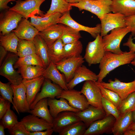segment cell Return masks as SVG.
<instances>
[{
	"instance_id": "6da1fadb",
	"label": "cell",
	"mask_w": 135,
	"mask_h": 135,
	"mask_svg": "<svg viewBox=\"0 0 135 135\" xmlns=\"http://www.w3.org/2000/svg\"><path fill=\"white\" fill-rule=\"evenodd\" d=\"M135 58V52L129 51L120 54L106 51L99 63L100 71L97 82L100 83L110 72L121 66L130 64Z\"/></svg>"
},
{
	"instance_id": "7a4b0ae2",
	"label": "cell",
	"mask_w": 135,
	"mask_h": 135,
	"mask_svg": "<svg viewBox=\"0 0 135 135\" xmlns=\"http://www.w3.org/2000/svg\"><path fill=\"white\" fill-rule=\"evenodd\" d=\"M130 32L128 27L117 28L111 30L110 34L102 37V42L106 51L116 54L123 52L120 48L121 42L125 36Z\"/></svg>"
},
{
	"instance_id": "3957f363",
	"label": "cell",
	"mask_w": 135,
	"mask_h": 135,
	"mask_svg": "<svg viewBox=\"0 0 135 135\" xmlns=\"http://www.w3.org/2000/svg\"><path fill=\"white\" fill-rule=\"evenodd\" d=\"M19 58L15 54L8 53L0 68V75L6 78L11 84L15 85L21 83L23 79L21 74L14 68Z\"/></svg>"
},
{
	"instance_id": "277c9868",
	"label": "cell",
	"mask_w": 135,
	"mask_h": 135,
	"mask_svg": "<svg viewBox=\"0 0 135 135\" xmlns=\"http://www.w3.org/2000/svg\"><path fill=\"white\" fill-rule=\"evenodd\" d=\"M95 39L88 43L84 57L89 66L99 64L106 51L103 46L102 37L100 34H98Z\"/></svg>"
},
{
	"instance_id": "5b68a950",
	"label": "cell",
	"mask_w": 135,
	"mask_h": 135,
	"mask_svg": "<svg viewBox=\"0 0 135 135\" xmlns=\"http://www.w3.org/2000/svg\"><path fill=\"white\" fill-rule=\"evenodd\" d=\"M46 0H17L15 5L9 9L16 11L26 19L37 15L43 16L44 12L40 10L42 4Z\"/></svg>"
},
{
	"instance_id": "8992f818",
	"label": "cell",
	"mask_w": 135,
	"mask_h": 135,
	"mask_svg": "<svg viewBox=\"0 0 135 135\" xmlns=\"http://www.w3.org/2000/svg\"><path fill=\"white\" fill-rule=\"evenodd\" d=\"M80 91L85 96L90 105L96 108H102V100L103 96L97 81H85Z\"/></svg>"
},
{
	"instance_id": "52a82bcc",
	"label": "cell",
	"mask_w": 135,
	"mask_h": 135,
	"mask_svg": "<svg viewBox=\"0 0 135 135\" xmlns=\"http://www.w3.org/2000/svg\"><path fill=\"white\" fill-rule=\"evenodd\" d=\"M18 12L9 9L1 12L0 14V34L4 35L10 33L17 27L22 18Z\"/></svg>"
},
{
	"instance_id": "ba28073f",
	"label": "cell",
	"mask_w": 135,
	"mask_h": 135,
	"mask_svg": "<svg viewBox=\"0 0 135 135\" xmlns=\"http://www.w3.org/2000/svg\"><path fill=\"white\" fill-rule=\"evenodd\" d=\"M126 17L124 15L119 13L110 12L106 14L100 20L101 25L100 35L103 37L114 28L126 27Z\"/></svg>"
},
{
	"instance_id": "9c48e42d",
	"label": "cell",
	"mask_w": 135,
	"mask_h": 135,
	"mask_svg": "<svg viewBox=\"0 0 135 135\" xmlns=\"http://www.w3.org/2000/svg\"><path fill=\"white\" fill-rule=\"evenodd\" d=\"M116 120L112 115H106L104 118L92 123L86 129L84 135L112 134V128Z\"/></svg>"
},
{
	"instance_id": "30bf717a",
	"label": "cell",
	"mask_w": 135,
	"mask_h": 135,
	"mask_svg": "<svg viewBox=\"0 0 135 135\" xmlns=\"http://www.w3.org/2000/svg\"><path fill=\"white\" fill-rule=\"evenodd\" d=\"M84 62V58L80 55L64 59L55 64L58 69L64 74L68 83L73 78L76 69Z\"/></svg>"
},
{
	"instance_id": "8fae6325",
	"label": "cell",
	"mask_w": 135,
	"mask_h": 135,
	"mask_svg": "<svg viewBox=\"0 0 135 135\" xmlns=\"http://www.w3.org/2000/svg\"><path fill=\"white\" fill-rule=\"evenodd\" d=\"M98 83L103 87L116 92L122 100L135 92V78L133 81L128 82H122L116 78L114 81L109 79L108 82L102 81Z\"/></svg>"
},
{
	"instance_id": "7c38bea8",
	"label": "cell",
	"mask_w": 135,
	"mask_h": 135,
	"mask_svg": "<svg viewBox=\"0 0 135 135\" xmlns=\"http://www.w3.org/2000/svg\"><path fill=\"white\" fill-rule=\"evenodd\" d=\"M60 98L66 99L71 106L80 111L85 110L90 106L84 95L80 91L73 89L63 90L57 98Z\"/></svg>"
},
{
	"instance_id": "4fadbf2b",
	"label": "cell",
	"mask_w": 135,
	"mask_h": 135,
	"mask_svg": "<svg viewBox=\"0 0 135 135\" xmlns=\"http://www.w3.org/2000/svg\"><path fill=\"white\" fill-rule=\"evenodd\" d=\"M11 85L14 92L13 108L18 114L20 113L28 112L30 110V106L27 100L26 90L24 85L22 82L18 85L12 84Z\"/></svg>"
},
{
	"instance_id": "5bb4252c",
	"label": "cell",
	"mask_w": 135,
	"mask_h": 135,
	"mask_svg": "<svg viewBox=\"0 0 135 135\" xmlns=\"http://www.w3.org/2000/svg\"><path fill=\"white\" fill-rule=\"evenodd\" d=\"M58 23L66 25L79 32L83 31L86 32L94 38L98 34H100L101 32L100 24H98L95 26L93 27L81 25L72 18L70 16V11L67 12L62 14L58 21Z\"/></svg>"
},
{
	"instance_id": "9a60e30c",
	"label": "cell",
	"mask_w": 135,
	"mask_h": 135,
	"mask_svg": "<svg viewBox=\"0 0 135 135\" xmlns=\"http://www.w3.org/2000/svg\"><path fill=\"white\" fill-rule=\"evenodd\" d=\"M40 92L37 94L34 100L30 105V110L32 109L36 104L44 98H57L63 90L56 84L52 82L48 79L45 78Z\"/></svg>"
},
{
	"instance_id": "2e32d148",
	"label": "cell",
	"mask_w": 135,
	"mask_h": 135,
	"mask_svg": "<svg viewBox=\"0 0 135 135\" xmlns=\"http://www.w3.org/2000/svg\"><path fill=\"white\" fill-rule=\"evenodd\" d=\"M80 120L76 113L69 111H63L54 118L52 128L54 132L59 133L71 124Z\"/></svg>"
},
{
	"instance_id": "e0dca14e",
	"label": "cell",
	"mask_w": 135,
	"mask_h": 135,
	"mask_svg": "<svg viewBox=\"0 0 135 135\" xmlns=\"http://www.w3.org/2000/svg\"><path fill=\"white\" fill-rule=\"evenodd\" d=\"M20 121L30 132L46 130L51 129L52 127V124L31 114L24 117Z\"/></svg>"
},
{
	"instance_id": "ac0fdd59",
	"label": "cell",
	"mask_w": 135,
	"mask_h": 135,
	"mask_svg": "<svg viewBox=\"0 0 135 135\" xmlns=\"http://www.w3.org/2000/svg\"><path fill=\"white\" fill-rule=\"evenodd\" d=\"M98 75L82 64L76 69L72 80L67 84L68 89H73L77 85L84 81L92 80L97 81Z\"/></svg>"
},
{
	"instance_id": "d6986e66",
	"label": "cell",
	"mask_w": 135,
	"mask_h": 135,
	"mask_svg": "<svg viewBox=\"0 0 135 135\" xmlns=\"http://www.w3.org/2000/svg\"><path fill=\"white\" fill-rule=\"evenodd\" d=\"M12 32L14 33L20 39L32 41L39 31L28 19L22 18L17 27Z\"/></svg>"
},
{
	"instance_id": "ffe728a7",
	"label": "cell",
	"mask_w": 135,
	"mask_h": 135,
	"mask_svg": "<svg viewBox=\"0 0 135 135\" xmlns=\"http://www.w3.org/2000/svg\"><path fill=\"white\" fill-rule=\"evenodd\" d=\"M76 114L80 120L84 123L87 128L93 122L106 115L102 108H96L90 105L86 109Z\"/></svg>"
},
{
	"instance_id": "44dd1931",
	"label": "cell",
	"mask_w": 135,
	"mask_h": 135,
	"mask_svg": "<svg viewBox=\"0 0 135 135\" xmlns=\"http://www.w3.org/2000/svg\"><path fill=\"white\" fill-rule=\"evenodd\" d=\"M62 14L56 12L44 16L35 15L30 18V22L39 32H41L52 25L57 24Z\"/></svg>"
},
{
	"instance_id": "7402d4cb",
	"label": "cell",
	"mask_w": 135,
	"mask_h": 135,
	"mask_svg": "<svg viewBox=\"0 0 135 135\" xmlns=\"http://www.w3.org/2000/svg\"><path fill=\"white\" fill-rule=\"evenodd\" d=\"M45 78L42 76L31 79H23L22 83L26 88L27 100L30 106L34 100Z\"/></svg>"
},
{
	"instance_id": "603a6c76",
	"label": "cell",
	"mask_w": 135,
	"mask_h": 135,
	"mask_svg": "<svg viewBox=\"0 0 135 135\" xmlns=\"http://www.w3.org/2000/svg\"><path fill=\"white\" fill-rule=\"evenodd\" d=\"M111 12L119 13L126 17L135 14V0H112Z\"/></svg>"
},
{
	"instance_id": "cb8c5ba5",
	"label": "cell",
	"mask_w": 135,
	"mask_h": 135,
	"mask_svg": "<svg viewBox=\"0 0 135 135\" xmlns=\"http://www.w3.org/2000/svg\"><path fill=\"white\" fill-rule=\"evenodd\" d=\"M48 104L49 107L50 114L53 118L63 111H69L77 113L81 111L71 106L67 100L62 98H60L59 100L55 98H48Z\"/></svg>"
},
{
	"instance_id": "d4e9b609",
	"label": "cell",
	"mask_w": 135,
	"mask_h": 135,
	"mask_svg": "<svg viewBox=\"0 0 135 135\" xmlns=\"http://www.w3.org/2000/svg\"><path fill=\"white\" fill-rule=\"evenodd\" d=\"M43 76L58 84L63 90H68L67 86V83L64 74L59 72L55 64L52 62H51L46 69Z\"/></svg>"
},
{
	"instance_id": "484cf974",
	"label": "cell",
	"mask_w": 135,
	"mask_h": 135,
	"mask_svg": "<svg viewBox=\"0 0 135 135\" xmlns=\"http://www.w3.org/2000/svg\"><path fill=\"white\" fill-rule=\"evenodd\" d=\"M58 24L39 32L38 34L44 39L49 47L62 36V29L60 24Z\"/></svg>"
},
{
	"instance_id": "4316f807",
	"label": "cell",
	"mask_w": 135,
	"mask_h": 135,
	"mask_svg": "<svg viewBox=\"0 0 135 135\" xmlns=\"http://www.w3.org/2000/svg\"><path fill=\"white\" fill-rule=\"evenodd\" d=\"M36 48V54L41 58L46 69L51 61L49 55V47L44 39L38 34L33 40Z\"/></svg>"
},
{
	"instance_id": "83f0119b",
	"label": "cell",
	"mask_w": 135,
	"mask_h": 135,
	"mask_svg": "<svg viewBox=\"0 0 135 135\" xmlns=\"http://www.w3.org/2000/svg\"><path fill=\"white\" fill-rule=\"evenodd\" d=\"M133 122L132 112H130L120 115L116 120L112 129L114 135H123Z\"/></svg>"
},
{
	"instance_id": "f1b7e54d",
	"label": "cell",
	"mask_w": 135,
	"mask_h": 135,
	"mask_svg": "<svg viewBox=\"0 0 135 135\" xmlns=\"http://www.w3.org/2000/svg\"><path fill=\"white\" fill-rule=\"evenodd\" d=\"M48 98H44L39 101L28 112L52 124L54 118L51 115L48 108Z\"/></svg>"
},
{
	"instance_id": "f546056e",
	"label": "cell",
	"mask_w": 135,
	"mask_h": 135,
	"mask_svg": "<svg viewBox=\"0 0 135 135\" xmlns=\"http://www.w3.org/2000/svg\"><path fill=\"white\" fill-rule=\"evenodd\" d=\"M18 71L23 79H31L43 76L46 68L39 65H24L18 68Z\"/></svg>"
},
{
	"instance_id": "4dcf8cb0",
	"label": "cell",
	"mask_w": 135,
	"mask_h": 135,
	"mask_svg": "<svg viewBox=\"0 0 135 135\" xmlns=\"http://www.w3.org/2000/svg\"><path fill=\"white\" fill-rule=\"evenodd\" d=\"M112 0H93L90 12L100 20L106 14L111 12Z\"/></svg>"
},
{
	"instance_id": "1f68e13d",
	"label": "cell",
	"mask_w": 135,
	"mask_h": 135,
	"mask_svg": "<svg viewBox=\"0 0 135 135\" xmlns=\"http://www.w3.org/2000/svg\"><path fill=\"white\" fill-rule=\"evenodd\" d=\"M19 39L14 32L2 35L0 34V45L8 52L17 54V48Z\"/></svg>"
},
{
	"instance_id": "d6a6232c",
	"label": "cell",
	"mask_w": 135,
	"mask_h": 135,
	"mask_svg": "<svg viewBox=\"0 0 135 135\" xmlns=\"http://www.w3.org/2000/svg\"><path fill=\"white\" fill-rule=\"evenodd\" d=\"M60 24L62 31L60 38L64 45L77 42L82 38L80 32L66 25Z\"/></svg>"
},
{
	"instance_id": "836d02e7",
	"label": "cell",
	"mask_w": 135,
	"mask_h": 135,
	"mask_svg": "<svg viewBox=\"0 0 135 135\" xmlns=\"http://www.w3.org/2000/svg\"><path fill=\"white\" fill-rule=\"evenodd\" d=\"M64 46L60 38L49 47V55L51 62L55 64L63 60Z\"/></svg>"
},
{
	"instance_id": "e575fe53",
	"label": "cell",
	"mask_w": 135,
	"mask_h": 135,
	"mask_svg": "<svg viewBox=\"0 0 135 135\" xmlns=\"http://www.w3.org/2000/svg\"><path fill=\"white\" fill-rule=\"evenodd\" d=\"M72 7L65 0H52L50 9L43 16L56 12L63 14L71 10L72 8Z\"/></svg>"
},
{
	"instance_id": "d590c367",
	"label": "cell",
	"mask_w": 135,
	"mask_h": 135,
	"mask_svg": "<svg viewBox=\"0 0 135 135\" xmlns=\"http://www.w3.org/2000/svg\"><path fill=\"white\" fill-rule=\"evenodd\" d=\"M82 49V44L79 40L65 44L64 46L63 59L80 56Z\"/></svg>"
},
{
	"instance_id": "8d00e7d4",
	"label": "cell",
	"mask_w": 135,
	"mask_h": 135,
	"mask_svg": "<svg viewBox=\"0 0 135 135\" xmlns=\"http://www.w3.org/2000/svg\"><path fill=\"white\" fill-rule=\"evenodd\" d=\"M17 51V54L19 57L36 54V47L33 40L19 39Z\"/></svg>"
},
{
	"instance_id": "74e56055",
	"label": "cell",
	"mask_w": 135,
	"mask_h": 135,
	"mask_svg": "<svg viewBox=\"0 0 135 135\" xmlns=\"http://www.w3.org/2000/svg\"><path fill=\"white\" fill-rule=\"evenodd\" d=\"M24 65H39L44 67L42 59L36 54L19 57L14 65V68L15 69L18 68Z\"/></svg>"
},
{
	"instance_id": "f35d334b",
	"label": "cell",
	"mask_w": 135,
	"mask_h": 135,
	"mask_svg": "<svg viewBox=\"0 0 135 135\" xmlns=\"http://www.w3.org/2000/svg\"><path fill=\"white\" fill-rule=\"evenodd\" d=\"M86 129L84 123L80 120L69 126L58 134L59 135H84Z\"/></svg>"
},
{
	"instance_id": "ab89813d",
	"label": "cell",
	"mask_w": 135,
	"mask_h": 135,
	"mask_svg": "<svg viewBox=\"0 0 135 135\" xmlns=\"http://www.w3.org/2000/svg\"><path fill=\"white\" fill-rule=\"evenodd\" d=\"M97 82L102 96L114 104L118 109L122 100L120 97L116 92L103 87Z\"/></svg>"
},
{
	"instance_id": "60d3db41",
	"label": "cell",
	"mask_w": 135,
	"mask_h": 135,
	"mask_svg": "<svg viewBox=\"0 0 135 135\" xmlns=\"http://www.w3.org/2000/svg\"><path fill=\"white\" fill-rule=\"evenodd\" d=\"M135 110V92L128 95L122 100L119 108L120 115Z\"/></svg>"
},
{
	"instance_id": "b9f144b4",
	"label": "cell",
	"mask_w": 135,
	"mask_h": 135,
	"mask_svg": "<svg viewBox=\"0 0 135 135\" xmlns=\"http://www.w3.org/2000/svg\"><path fill=\"white\" fill-rule=\"evenodd\" d=\"M10 106L1 119L5 128L9 130L18 122L16 115L10 108Z\"/></svg>"
},
{
	"instance_id": "7bdbcfd3",
	"label": "cell",
	"mask_w": 135,
	"mask_h": 135,
	"mask_svg": "<svg viewBox=\"0 0 135 135\" xmlns=\"http://www.w3.org/2000/svg\"><path fill=\"white\" fill-rule=\"evenodd\" d=\"M102 108L104 111L106 115H112L116 119L120 116L118 108L112 103L108 100L102 96Z\"/></svg>"
},
{
	"instance_id": "ee69618b",
	"label": "cell",
	"mask_w": 135,
	"mask_h": 135,
	"mask_svg": "<svg viewBox=\"0 0 135 135\" xmlns=\"http://www.w3.org/2000/svg\"><path fill=\"white\" fill-rule=\"evenodd\" d=\"M11 84L10 82L5 83L0 81V94L1 96L10 102L14 107V104L13 100L14 92Z\"/></svg>"
},
{
	"instance_id": "f6af8a7d",
	"label": "cell",
	"mask_w": 135,
	"mask_h": 135,
	"mask_svg": "<svg viewBox=\"0 0 135 135\" xmlns=\"http://www.w3.org/2000/svg\"><path fill=\"white\" fill-rule=\"evenodd\" d=\"M8 130L9 133L11 135H29L30 132L20 121L18 122Z\"/></svg>"
},
{
	"instance_id": "bcb514c9",
	"label": "cell",
	"mask_w": 135,
	"mask_h": 135,
	"mask_svg": "<svg viewBox=\"0 0 135 135\" xmlns=\"http://www.w3.org/2000/svg\"><path fill=\"white\" fill-rule=\"evenodd\" d=\"M11 102L0 96V119H1L7 112L9 107L10 106Z\"/></svg>"
},
{
	"instance_id": "7dc6e473",
	"label": "cell",
	"mask_w": 135,
	"mask_h": 135,
	"mask_svg": "<svg viewBox=\"0 0 135 135\" xmlns=\"http://www.w3.org/2000/svg\"><path fill=\"white\" fill-rule=\"evenodd\" d=\"M125 22L126 26L130 28L131 34L135 39V14L126 17Z\"/></svg>"
},
{
	"instance_id": "c3c4849f",
	"label": "cell",
	"mask_w": 135,
	"mask_h": 135,
	"mask_svg": "<svg viewBox=\"0 0 135 135\" xmlns=\"http://www.w3.org/2000/svg\"><path fill=\"white\" fill-rule=\"evenodd\" d=\"M132 36L131 34L128 38L127 42L123 44L124 46H128L129 51H132L135 52V44L134 43L133 40L134 39L132 38Z\"/></svg>"
},
{
	"instance_id": "681fc988",
	"label": "cell",
	"mask_w": 135,
	"mask_h": 135,
	"mask_svg": "<svg viewBox=\"0 0 135 135\" xmlns=\"http://www.w3.org/2000/svg\"><path fill=\"white\" fill-rule=\"evenodd\" d=\"M54 132L52 128L46 130L45 131H38L30 132L29 135H51Z\"/></svg>"
},
{
	"instance_id": "f907efd6",
	"label": "cell",
	"mask_w": 135,
	"mask_h": 135,
	"mask_svg": "<svg viewBox=\"0 0 135 135\" xmlns=\"http://www.w3.org/2000/svg\"><path fill=\"white\" fill-rule=\"evenodd\" d=\"M16 0H0V12L9 9L10 8L7 5L8 2L16 1Z\"/></svg>"
},
{
	"instance_id": "816d5d0a",
	"label": "cell",
	"mask_w": 135,
	"mask_h": 135,
	"mask_svg": "<svg viewBox=\"0 0 135 135\" xmlns=\"http://www.w3.org/2000/svg\"><path fill=\"white\" fill-rule=\"evenodd\" d=\"M8 51L2 46H0V66L7 56Z\"/></svg>"
},
{
	"instance_id": "f5cc1de1",
	"label": "cell",
	"mask_w": 135,
	"mask_h": 135,
	"mask_svg": "<svg viewBox=\"0 0 135 135\" xmlns=\"http://www.w3.org/2000/svg\"><path fill=\"white\" fill-rule=\"evenodd\" d=\"M124 135H135V129H128L124 134Z\"/></svg>"
},
{
	"instance_id": "db71d44e",
	"label": "cell",
	"mask_w": 135,
	"mask_h": 135,
	"mask_svg": "<svg viewBox=\"0 0 135 135\" xmlns=\"http://www.w3.org/2000/svg\"><path fill=\"white\" fill-rule=\"evenodd\" d=\"M5 129L4 125L1 120L0 122V135H5V132L4 130Z\"/></svg>"
},
{
	"instance_id": "11a10c76",
	"label": "cell",
	"mask_w": 135,
	"mask_h": 135,
	"mask_svg": "<svg viewBox=\"0 0 135 135\" xmlns=\"http://www.w3.org/2000/svg\"><path fill=\"white\" fill-rule=\"evenodd\" d=\"M69 4H74L78 2L80 0H65Z\"/></svg>"
},
{
	"instance_id": "9f6ffc18",
	"label": "cell",
	"mask_w": 135,
	"mask_h": 135,
	"mask_svg": "<svg viewBox=\"0 0 135 135\" xmlns=\"http://www.w3.org/2000/svg\"><path fill=\"white\" fill-rule=\"evenodd\" d=\"M128 129H135V122H133L129 126Z\"/></svg>"
},
{
	"instance_id": "6f0895ef",
	"label": "cell",
	"mask_w": 135,
	"mask_h": 135,
	"mask_svg": "<svg viewBox=\"0 0 135 135\" xmlns=\"http://www.w3.org/2000/svg\"><path fill=\"white\" fill-rule=\"evenodd\" d=\"M132 118L133 122H135V110L132 112Z\"/></svg>"
},
{
	"instance_id": "680465c9",
	"label": "cell",
	"mask_w": 135,
	"mask_h": 135,
	"mask_svg": "<svg viewBox=\"0 0 135 135\" xmlns=\"http://www.w3.org/2000/svg\"><path fill=\"white\" fill-rule=\"evenodd\" d=\"M130 64L132 65L135 66V58L132 61Z\"/></svg>"
}]
</instances>
